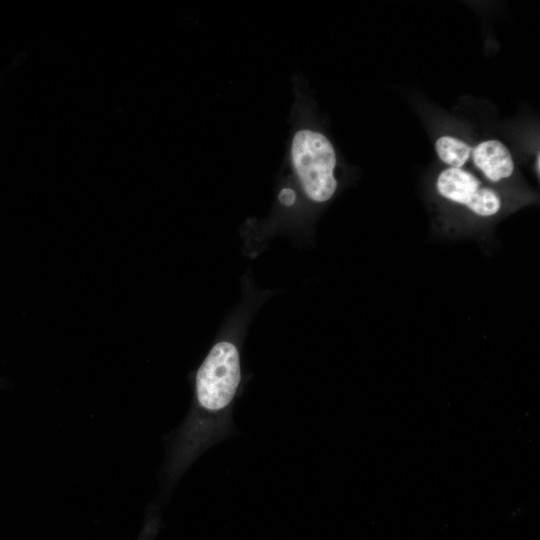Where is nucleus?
<instances>
[{"mask_svg":"<svg viewBox=\"0 0 540 540\" xmlns=\"http://www.w3.org/2000/svg\"><path fill=\"white\" fill-rule=\"evenodd\" d=\"M535 168L537 170V174L539 175V171H540V155H539V153L537 154V161H536V164H535Z\"/></svg>","mask_w":540,"mask_h":540,"instance_id":"obj_5","label":"nucleus"},{"mask_svg":"<svg viewBox=\"0 0 540 540\" xmlns=\"http://www.w3.org/2000/svg\"><path fill=\"white\" fill-rule=\"evenodd\" d=\"M473 163L484 177L493 183L509 178L515 168L508 147L499 140L490 139L472 149Z\"/></svg>","mask_w":540,"mask_h":540,"instance_id":"obj_3","label":"nucleus"},{"mask_svg":"<svg viewBox=\"0 0 540 540\" xmlns=\"http://www.w3.org/2000/svg\"><path fill=\"white\" fill-rule=\"evenodd\" d=\"M435 150L438 158L452 168H462L472 154V147L468 143L450 135L439 137Z\"/></svg>","mask_w":540,"mask_h":540,"instance_id":"obj_4","label":"nucleus"},{"mask_svg":"<svg viewBox=\"0 0 540 540\" xmlns=\"http://www.w3.org/2000/svg\"><path fill=\"white\" fill-rule=\"evenodd\" d=\"M435 186L442 198L466 207L479 217H493L502 209L499 193L463 168H445L438 174Z\"/></svg>","mask_w":540,"mask_h":540,"instance_id":"obj_2","label":"nucleus"},{"mask_svg":"<svg viewBox=\"0 0 540 540\" xmlns=\"http://www.w3.org/2000/svg\"><path fill=\"white\" fill-rule=\"evenodd\" d=\"M289 155L307 198L315 203L330 200L338 186L334 175L336 152L331 141L321 132L300 129L292 137Z\"/></svg>","mask_w":540,"mask_h":540,"instance_id":"obj_1","label":"nucleus"}]
</instances>
